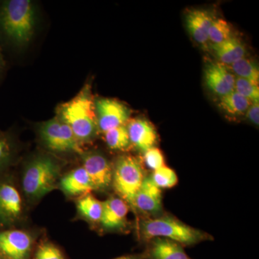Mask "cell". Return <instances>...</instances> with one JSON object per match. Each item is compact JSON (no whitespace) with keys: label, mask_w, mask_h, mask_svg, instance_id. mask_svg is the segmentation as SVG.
I'll list each match as a JSON object with an SVG mask.
<instances>
[{"label":"cell","mask_w":259,"mask_h":259,"mask_svg":"<svg viewBox=\"0 0 259 259\" xmlns=\"http://www.w3.org/2000/svg\"><path fill=\"white\" fill-rule=\"evenodd\" d=\"M141 256L136 255H123V256L119 257L115 259H140Z\"/></svg>","instance_id":"obj_30"},{"label":"cell","mask_w":259,"mask_h":259,"mask_svg":"<svg viewBox=\"0 0 259 259\" xmlns=\"http://www.w3.org/2000/svg\"><path fill=\"white\" fill-rule=\"evenodd\" d=\"M59 175V166L52 158L47 156L35 158L24 174V192L31 198H40L54 190Z\"/></svg>","instance_id":"obj_4"},{"label":"cell","mask_w":259,"mask_h":259,"mask_svg":"<svg viewBox=\"0 0 259 259\" xmlns=\"http://www.w3.org/2000/svg\"><path fill=\"white\" fill-rule=\"evenodd\" d=\"M98 128L105 134L110 130L125 125L129 120V109L113 99L102 98L95 103Z\"/></svg>","instance_id":"obj_6"},{"label":"cell","mask_w":259,"mask_h":259,"mask_svg":"<svg viewBox=\"0 0 259 259\" xmlns=\"http://www.w3.org/2000/svg\"><path fill=\"white\" fill-rule=\"evenodd\" d=\"M22 213V199L15 187L0 184V226H8L18 221Z\"/></svg>","instance_id":"obj_10"},{"label":"cell","mask_w":259,"mask_h":259,"mask_svg":"<svg viewBox=\"0 0 259 259\" xmlns=\"http://www.w3.org/2000/svg\"><path fill=\"white\" fill-rule=\"evenodd\" d=\"M112 169L114 190L126 203L134 207L135 197L146 178L141 163L134 156H122Z\"/></svg>","instance_id":"obj_5"},{"label":"cell","mask_w":259,"mask_h":259,"mask_svg":"<svg viewBox=\"0 0 259 259\" xmlns=\"http://www.w3.org/2000/svg\"><path fill=\"white\" fill-rule=\"evenodd\" d=\"M59 118L67 124L79 141H88L96 134L97 121L90 87L86 85L70 101L59 107Z\"/></svg>","instance_id":"obj_2"},{"label":"cell","mask_w":259,"mask_h":259,"mask_svg":"<svg viewBox=\"0 0 259 259\" xmlns=\"http://www.w3.org/2000/svg\"><path fill=\"white\" fill-rule=\"evenodd\" d=\"M134 207L150 214H156L162 209L161 189L153 183L151 177H146L134 199Z\"/></svg>","instance_id":"obj_12"},{"label":"cell","mask_w":259,"mask_h":259,"mask_svg":"<svg viewBox=\"0 0 259 259\" xmlns=\"http://www.w3.org/2000/svg\"><path fill=\"white\" fill-rule=\"evenodd\" d=\"M131 144L142 152L154 147L158 134L149 121L142 118L130 120L127 126Z\"/></svg>","instance_id":"obj_11"},{"label":"cell","mask_w":259,"mask_h":259,"mask_svg":"<svg viewBox=\"0 0 259 259\" xmlns=\"http://www.w3.org/2000/svg\"><path fill=\"white\" fill-rule=\"evenodd\" d=\"M212 49L221 64L232 65L240 59L245 58L244 44L237 37H231L226 41L212 44Z\"/></svg>","instance_id":"obj_16"},{"label":"cell","mask_w":259,"mask_h":259,"mask_svg":"<svg viewBox=\"0 0 259 259\" xmlns=\"http://www.w3.org/2000/svg\"><path fill=\"white\" fill-rule=\"evenodd\" d=\"M251 102L236 91L221 97L220 107L228 115L240 116L246 113Z\"/></svg>","instance_id":"obj_19"},{"label":"cell","mask_w":259,"mask_h":259,"mask_svg":"<svg viewBox=\"0 0 259 259\" xmlns=\"http://www.w3.org/2000/svg\"><path fill=\"white\" fill-rule=\"evenodd\" d=\"M153 183L159 189H170L177 185L178 177L171 168L166 166L153 171L151 177Z\"/></svg>","instance_id":"obj_24"},{"label":"cell","mask_w":259,"mask_h":259,"mask_svg":"<svg viewBox=\"0 0 259 259\" xmlns=\"http://www.w3.org/2000/svg\"><path fill=\"white\" fill-rule=\"evenodd\" d=\"M32 240L26 232L10 230L0 232V253L9 259H28Z\"/></svg>","instance_id":"obj_7"},{"label":"cell","mask_w":259,"mask_h":259,"mask_svg":"<svg viewBox=\"0 0 259 259\" xmlns=\"http://www.w3.org/2000/svg\"><path fill=\"white\" fill-rule=\"evenodd\" d=\"M80 214L90 222H100L103 211V204L90 194H86L77 202Z\"/></svg>","instance_id":"obj_20"},{"label":"cell","mask_w":259,"mask_h":259,"mask_svg":"<svg viewBox=\"0 0 259 259\" xmlns=\"http://www.w3.org/2000/svg\"><path fill=\"white\" fill-rule=\"evenodd\" d=\"M143 236L146 239L166 238L181 245H194L205 240V235L171 217L147 220L142 224Z\"/></svg>","instance_id":"obj_3"},{"label":"cell","mask_w":259,"mask_h":259,"mask_svg":"<svg viewBox=\"0 0 259 259\" xmlns=\"http://www.w3.org/2000/svg\"><path fill=\"white\" fill-rule=\"evenodd\" d=\"M103 204V211L100 223L107 230L120 229L125 226L128 207L123 199L111 197Z\"/></svg>","instance_id":"obj_13"},{"label":"cell","mask_w":259,"mask_h":259,"mask_svg":"<svg viewBox=\"0 0 259 259\" xmlns=\"http://www.w3.org/2000/svg\"><path fill=\"white\" fill-rule=\"evenodd\" d=\"M231 69L236 77L243 78L258 85L259 69L254 61L243 58L232 64Z\"/></svg>","instance_id":"obj_22"},{"label":"cell","mask_w":259,"mask_h":259,"mask_svg":"<svg viewBox=\"0 0 259 259\" xmlns=\"http://www.w3.org/2000/svg\"><path fill=\"white\" fill-rule=\"evenodd\" d=\"M11 156V145L4 136H0V166L9 160Z\"/></svg>","instance_id":"obj_28"},{"label":"cell","mask_w":259,"mask_h":259,"mask_svg":"<svg viewBox=\"0 0 259 259\" xmlns=\"http://www.w3.org/2000/svg\"><path fill=\"white\" fill-rule=\"evenodd\" d=\"M105 142L110 149L125 151L131 146L128 132L125 125H121L105 133Z\"/></svg>","instance_id":"obj_21"},{"label":"cell","mask_w":259,"mask_h":259,"mask_svg":"<svg viewBox=\"0 0 259 259\" xmlns=\"http://www.w3.org/2000/svg\"><path fill=\"white\" fill-rule=\"evenodd\" d=\"M214 18L209 12L204 10H194L187 15V29L191 35L198 44L207 45L208 32Z\"/></svg>","instance_id":"obj_14"},{"label":"cell","mask_w":259,"mask_h":259,"mask_svg":"<svg viewBox=\"0 0 259 259\" xmlns=\"http://www.w3.org/2000/svg\"><path fill=\"white\" fill-rule=\"evenodd\" d=\"M35 27V10L29 0L0 3V33L15 45L27 44Z\"/></svg>","instance_id":"obj_1"},{"label":"cell","mask_w":259,"mask_h":259,"mask_svg":"<svg viewBox=\"0 0 259 259\" xmlns=\"http://www.w3.org/2000/svg\"><path fill=\"white\" fill-rule=\"evenodd\" d=\"M234 91L249 100L251 103H259L258 85L236 76Z\"/></svg>","instance_id":"obj_25"},{"label":"cell","mask_w":259,"mask_h":259,"mask_svg":"<svg viewBox=\"0 0 259 259\" xmlns=\"http://www.w3.org/2000/svg\"><path fill=\"white\" fill-rule=\"evenodd\" d=\"M34 259H66L64 254L55 245L42 243L37 248Z\"/></svg>","instance_id":"obj_26"},{"label":"cell","mask_w":259,"mask_h":259,"mask_svg":"<svg viewBox=\"0 0 259 259\" xmlns=\"http://www.w3.org/2000/svg\"><path fill=\"white\" fill-rule=\"evenodd\" d=\"M61 187L71 196L88 194L94 190L91 181L83 167L76 168L61 180Z\"/></svg>","instance_id":"obj_15"},{"label":"cell","mask_w":259,"mask_h":259,"mask_svg":"<svg viewBox=\"0 0 259 259\" xmlns=\"http://www.w3.org/2000/svg\"><path fill=\"white\" fill-rule=\"evenodd\" d=\"M148 256L150 259H192L182 245L162 238H154Z\"/></svg>","instance_id":"obj_17"},{"label":"cell","mask_w":259,"mask_h":259,"mask_svg":"<svg viewBox=\"0 0 259 259\" xmlns=\"http://www.w3.org/2000/svg\"><path fill=\"white\" fill-rule=\"evenodd\" d=\"M146 164L153 171L165 166L164 157L161 150L153 147L144 153Z\"/></svg>","instance_id":"obj_27"},{"label":"cell","mask_w":259,"mask_h":259,"mask_svg":"<svg viewBox=\"0 0 259 259\" xmlns=\"http://www.w3.org/2000/svg\"><path fill=\"white\" fill-rule=\"evenodd\" d=\"M247 117L248 120L254 124L258 125L259 124V103H251L249 108L246 112Z\"/></svg>","instance_id":"obj_29"},{"label":"cell","mask_w":259,"mask_h":259,"mask_svg":"<svg viewBox=\"0 0 259 259\" xmlns=\"http://www.w3.org/2000/svg\"><path fill=\"white\" fill-rule=\"evenodd\" d=\"M232 36V28L229 23L223 19H214L208 32V40L212 44L226 41Z\"/></svg>","instance_id":"obj_23"},{"label":"cell","mask_w":259,"mask_h":259,"mask_svg":"<svg viewBox=\"0 0 259 259\" xmlns=\"http://www.w3.org/2000/svg\"><path fill=\"white\" fill-rule=\"evenodd\" d=\"M84 168L94 188V190H107L112 185V169L106 158L100 153H92L83 157Z\"/></svg>","instance_id":"obj_8"},{"label":"cell","mask_w":259,"mask_h":259,"mask_svg":"<svg viewBox=\"0 0 259 259\" xmlns=\"http://www.w3.org/2000/svg\"><path fill=\"white\" fill-rule=\"evenodd\" d=\"M4 66L5 61L4 59H3V54H2L1 49H0V74H1L3 69H4Z\"/></svg>","instance_id":"obj_31"},{"label":"cell","mask_w":259,"mask_h":259,"mask_svg":"<svg viewBox=\"0 0 259 259\" xmlns=\"http://www.w3.org/2000/svg\"><path fill=\"white\" fill-rule=\"evenodd\" d=\"M40 136L47 147L52 151L58 152L69 151L65 142L60 119L54 118L42 124L40 127Z\"/></svg>","instance_id":"obj_18"},{"label":"cell","mask_w":259,"mask_h":259,"mask_svg":"<svg viewBox=\"0 0 259 259\" xmlns=\"http://www.w3.org/2000/svg\"><path fill=\"white\" fill-rule=\"evenodd\" d=\"M204 81L207 88L220 97L234 91L236 76L221 63H210L204 70Z\"/></svg>","instance_id":"obj_9"}]
</instances>
